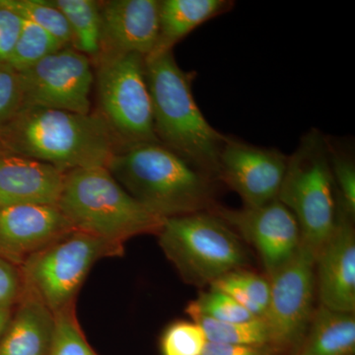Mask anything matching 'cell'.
Wrapping results in <instances>:
<instances>
[{
  "label": "cell",
  "instance_id": "cell-1",
  "mask_svg": "<svg viewBox=\"0 0 355 355\" xmlns=\"http://www.w3.org/2000/svg\"><path fill=\"white\" fill-rule=\"evenodd\" d=\"M121 148L98 113L28 107L0 130V154L33 159L64 173L106 167Z\"/></svg>",
  "mask_w": 355,
  "mask_h": 355
},
{
  "label": "cell",
  "instance_id": "cell-2",
  "mask_svg": "<svg viewBox=\"0 0 355 355\" xmlns=\"http://www.w3.org/2000/svg\"><path fill=\"white\" fill-rule=\"evenodd\" d=\"M144 69L159 144L218 179L219 156L227 135L212 127L198 108L193 93L196 72L182 69L173 51L151 53Z\"/></svg>",
  "mask_w": 355,
  "mask_h": 355
},
{
  "label": "cell",
  "instance_id": "cell-3",
  "mask_svg": "<svg viewBox=\"0 0 355 355\" xmlns=\"http://www.w3.org/2000/svg\"><path fill=\"white\" fill-rule=\"evenodd\" d=\"M107 169L135 200L163 219L214 207V178L159 142L119 149Z\"/></svg>",
  "mask_w": 355,
  "mask_h": 355
},
{
  "label": "cell",
  "instance_id": "cell-4",
  "mask_svg": "<svg viewBox=\"0 0 355 355\" xmlns=\"http://www.w3.org/2000/svg\"><path fill=\"white\" fill-rule=\"evenodd\" d=\"M57 207L76 230L121 245L158 234L166 220L135 200L106 167L65 173Z\"/></svg>",
  "mask_w": 355,
  "mask_h": 355
},
{
  "label": "cell",
  "instance_id": "cell-5",
  "mask_svg": "<svg viewBox=\"0 0 355 355\" xmlns=\"http://www.w3.org/2000/svg\"><path fill=\"white\" fill-rule=\"evenodd\" d=\"M336 193L327 137L313 128L288 156L277 200L295 216L302 241L316 253L336 228Z\"/></svg>",
  "mask_w": 355,
  "mask_h": 355
},
{
  "label": "cell",
  "instance_id": "cell-6",
  "mask_svg": "<svg viewBox=\"0 0 355 355\" xmlns=\"http://www.w3.org/2000/svg\"><path fill=\"white\" fill-rule=\"evenodd\" d=\"M158 235L168 260L193 286H210L247 261L238 236L211 211L167 218Z\"/></svg>",
  "mask_w": 355,
  "mask_h": 355
},
{
  "label": "cell",
  "instance_id": "cell-7",
  "mask_svg": "<svg viewBox=\"0 0 355 355\" xmlns=\"http://www.w3.org/2000/svg\"><path fill=\"white\" fill-rule=\"evenodd\" d=\"M123 245L74 229L20 266L23 295L38 299L55 315L73 307L95 263L123 256Z\"/></svg>",
  "mask_w": 355,
  "mask_h": 355
},
{
  "label": "cell",
  "instance_id": "cell-8",
  "mask_svg": "<svg viewBox=\"0 0 355 355\" xmlns=\"http://www.w3.org/2000/svg\"><path fill=\"white\" fill-rule=\"evenodd\" d=\"M146 58L137 53L100 55L94 84L98 112L121 148L159 142L146 78Z\"/></svg>",
  "mask_w": 355,
  "mask_h": 355
},
{
  "label": "cell",
  "instance_id": "cell-9",
  "mask_svg": "<svg viewBox=\"0 0 355 355\" xmlns=\"http://www.w3.org/2000/svg\"><path fill=\"white\" fill-rule=\"evenodd\" d=\"M316 251L301 241L286 265L270 275V301L265 315L270 343L279 349L302 342L313 314Z\"/></svg>",
  "mask_w": 355,
  "mask_h": 355
},
{
  "label": "cell",
  "instance_id": "cell-10",
  "mask_svg": "<svg viewBox=\"0 0 355 355\" xmlns=\"http://www.w3.org/2000/svg\"><path fill=\"white\" fill-rule=\"evenodd\" d=\"M93 67L92 62L72 46L51 53L29 69L19 72L23 108L41 107L91 113Z\"/></svg>",
  "mask_w": 355,
  "mask_h": 355
},
{
  "label": "cell",
  "instance_id": "cell-11",
  "mask_svg": "<svg viewBox=\"0 0 355 355\" xmlns=\"http://www.w3.org/2000/svg\"><path fill=\"white\" fill-rule=\"evenodd\" d=\"M288 156L277 148L252 146L227 137L218 163V179L236 191L245 207L277 200Z\"/></svg>",
  "mask_w": 355,
  "mask_h": 355
},
{
  "label": "cell",
  "instance_id": "cell-12",
  "mask_svg": "<svg viewBox=\"0 0 355 355\" xmlns=\"http://www.w3.org/2000/svg\"><path fill=\"white\" fill-rule=\"evenodd\" d=\"M209 211L258 250L270 277L291 260L302 241L295 216L279 200L242 209L214 205Z\"/></svg>",
  "mask_w": 355,
  "mask_h": 355
},
{
  "label": "cell",
  "instance_id": "cell-13",
  "mask_svg": "<svg viewBox=\"0 0 355 355\" xmlns=\"http://www.w3.org/2000/svg\"><path fill=\"white\" fill-rule=\"evenodd\" d=\"M74 230L57 205L0 209V259L20 268L28 259Z\"/></svg>",
  "mask_w": 355,
  "mask_h": 355
},
{
  "label": "cell",
  "instance_id": "cell-14",
  "mask_svg": "<svg viewBox=\"0 0 355 355\" xmlns=\"http://www.w3.org/2000/svg\"><path fill=\"white\" fill-rule=\"evenodd\" d=\"M352 216L338 203V220L316 254L322 305L338 312L355 311V235Z\"/></svg>",
  "mask_w": 355,
  "mask_h": 355
},
{
  "label": "cell",
  "instance_id": "cell-15",
  "mask_svg": "<svg viewBox=\"0 0 355 355\" xmlns=\"http://www.w3.org/2000/svg\"><path fill=\"white\" fill-rule=\"evenodd\" d=\"M159 1H100L102 20L100 55L137 53L146 58L150 55L157 42Z\"/></svg>",
  "mask_w": 355,
  "mask_h": 355
},
{
  "label": "cell",
  "instance_id": "cell-16",
  "mask_svg": "<svg viewBox=\"0 0 355 355\" xmlns=\"http://www.w3.org/2000/svg\"><path fill=\"white\" fill-rule=\"evenodd\" d=\"M65 173L53 166L0 154V209L20 205H57Z\"/></svg>",
  "mask_w": 355,
  "mask_h": 355
},
{
  "label": "cell",
  "instance_id": "cell-17",
  "mask_svg": "<svg viewBox=\"0 0 355 355\" xmlns=\"http://www.w3.org/2000/svg\"><path fill=\"white\" fill-rule=\"evenodd\" d=\"M0 338V355H50L55 315L38 299L23 295Z\"/></svg>",
  "mask_w": 355,
  "mask_h": 355
},
{
  "label": "cell",
  "instance_id": "cell-18",
  "mask_svg": "<svg viewBox=\"0 0 355 355\" xmlns=\"http://www.w3.org/2000/svg\"><path fill=\"white\" fill-rule=\"evenodd\" d=\"M230 0H160L158 37L153 53L173 51L198 26L230 11Z\"/></svg>",
  "mask_w": 355,
  "mask_h": 355
},
{
  "label": "cell",
  "instance_id": "cell-19",
  "mask_svg": "<svg viewBox=\"0 0 355 355\" xmlns=\"http://www.w3.org/2000/svg\"><path fill=\"white\" fill-rule=\"evenodd\" d=\"M309 335L298 355H352L355 352L354 313L321 307L313 314Z\"/></svg>",
  "mask_w": 355,
  "mask_h": 355
},
{
  "label": "cell",
  "instance_id": "cell-20",
  "mask_svg": "<svg viewBox=\"0 0 355 355\" xmlns=\"http://www.w3.org/2000/svg\"><path fill=\"white\" fill-rule=\"evenodd\" d=\"M69 24L71 46L94 64L101 53L102 20L100 1L51 0Z\"/></svg>",
  "mask_w": 355,
  "mask_h": 355
},
{
  "label": "cell",
  "instance_id": "cell-21",
  "mask_svg": "<svg viewBox=\"0 0 355 355\" xmlns=\"http://www.w3.org/2000/svg\"><path fill=\"white\" fill-rule=\"evenodd\" d=\"M186 311L193 322L202 328L207 342L254 347H265L270 343L268 329L261 318L245 323H236L217 321L195 311Z\"/></svg>",
  "mask_w": 355,
  "mask_h": 355
},
{
  "label": "cell",
  "instance_id": "cell-22",
  "mask_svg": "<svg viewBox=\"0 0 355 355\" xmlns=\"http://www.w3.org/2000/svg\"><path fill=\"white\" fill-rule=\"evenodd\" d=\"M210 289L227 294L254 316L261 319L270 301V282L248 270L229 272L212 282Z\"/></svg>",
  "mask_w": 355,
  "mask_h": 355
},
{
  "label": "cell",
  "instance_id": "cell-23",
  "mask_svg": "<svg viewBox=\"0 0 355 355\" xmlns=\"http://www.w3.org/2000/svg\"><path fill=\"white\" fill-rule=\"evenodd\" d=\"M64 48L67 46L43 28L22 19L19 38L8 64L16 71L23 72Z\"/></svg>",
  "mask_w": 355,
  "mask_h": 355
},
{
  "label": "cell",
  "instance_id": "cell-24",
  "mask_svg": "<svg viewBox=\"0 0 355 355\" xmlns=\"http://www.w3.org/2000/svg\"><path fill=\"white\" fill-rule=\"evenodd\" d=\"M22 19L30 21L53 35L64 46H71L67 21L51 0H4Z\"/></svg>",
  "mask_w": 355,
  "mask_h": 355
},
{
  "label": "cell",
  "instance_id": "cell-25",
  "mask_svg": "<svg viewBox=\"0 0 355 355\" xmlns=\"http://www.w3.org/2000/svg\"><path fill=\"white\" fill-rule=\"evenodd\" d=\"M329 156L338 203L345 212L354 217L355 214V165L350 151L328 139Z\"/></svg>",
  "mask_w": 355,
  "mask_h": 355
},
{
  "label": "cell",
  "instance_id": "cell-26",
  "mask_svg": "<svg viewBox=\"0 0 355 355\" xmlns=\"http://www.w3.org/2000/svg\"><path fill=\"white\" fill-rule=\"evenodd\" d=\"M187 310L195 311L203 316L221 322L245 323L258 318L227 294L214 289L200 293L197 300L191 301Z\"/></svg>",
  "mask_w": 355,
  "mask_h": 355
},
{
  "label": "cell",
  "instance_id": "cell-27",
  "mask_svg": "<svg viewBox=\"0 0 355 355\" xmlns=\"http://www.w3.org/2000/svg\"><path fill=\"white\" fill-rule=\"evenodd\" d=\"M207 342L197 323L177 321L169 324L161 336V352L163 355H202Z\"/></svg>",
  "mask_w": 355,
  "mask_h": 355
},
{
  "label": "cell",
  "instance_id": "cell-28",
  "mask_svg": "<svg viewBox=\"0 0 355 355\" xmlns=\"http://www.w3.org/2000/svg\"><path fill=\"white\" fill-rule=\"evenodd\" d=\"M50 355H96L84 338L73 307L55 314V336Z\"/></svg>",
  "mask_w": 355,
  "mask_h": 355
},
{
  "label": "cell",
  "instance_id": "cell-29",
  "mask_svg": "<svg viewBox=\"0 0 355 355\" xmlns=\"http://www.w3.org/2000/svg\"><path fill=\"white\" fill-rule=\"evenodd\" d=\"M23 108L20 73L9 64L0 65V130Z\"/></svg>",
  "mask_w": 355,
  "mask_h": 355
},
{
  "label": "cell",
  "instance_id": "cell-30",
  "mask_svg": "<svg viewBox=\"0 0 355 355\" xmlns=\"http://www.w3.org/2000/svg\"><path fill=\"white\" fill-rule=\"evenodd\" d=\"M22 18L0 0V65L8 64L19 38Z\"/></svg>",
  "mask_w": 355,
  "mask_h": 355
},
{
  "label": "cell",
  "instance_id": "cell-31",
  "mask_svg": "<svg viewBox=\"0 0 355 355\" xmlns=\"http://www.w3.org/2000/svg\"><path fill=\"white\" fill-rule=\"evenodd\" d=\"M23 294L20 268L0 259V306H15Z\"/></svg>",
  "mask_w": 355,
  "mask_h": 355
},
{
  "label": "cell",
  "instance_id": "cell-32",
  "mask_svg": "<svg viewBox=\"0 0 355 355\" xmlns=\"http://www.w3.org/2000/svg\"><path fill=\"white\" fill-rule=\"evenodd\" d=\"M202 355H270L265 347L254 345H222V343H205Z\"/></svg>",
  "mask_w": 355,
  "mask_h": 355
},
{
  "label": "cell",
  "instance_id": "cell-33",
  "mask_svg": "<svg viewBox=\"0 0 355 355\" xmlns=\"http://www.w3.org/2000/svg\"><path fill=\"white\" fill-rule=\"evenodd\" d=\"M15 306H0V338L8 326Z\"/></svg>",
  "mask_w": 355,
  "mask_h": 355
}]
</instances>
